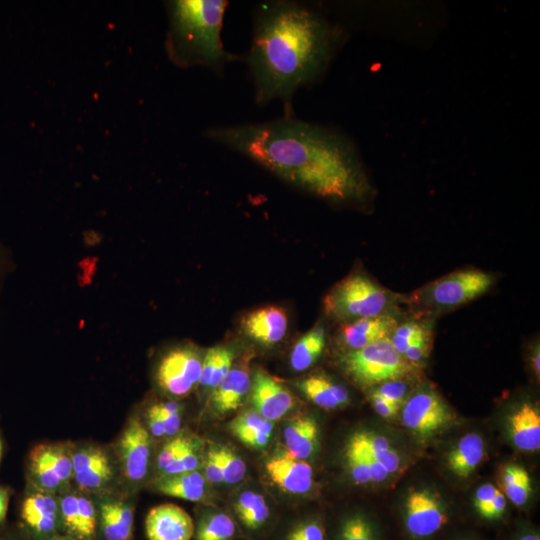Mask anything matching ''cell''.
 Returning <instances> with one entry per match:
<instances>
[{"instance_id": "obj_1", "label": "cell", "mask_w": 540, "mask_h": 540, "mask_svg": "<svg viewBox=\"0 0 540 540\" xmlns=\"http://www.w3.org/2000/svg\"><path fill=\"white\" fill-rule=\"evenodd\" d=\"M206 136L318 197L362 200L370 191L360 155L345 135L292 115L212 127Z\"/></svg>"}, {"instance_id": "obj_2", "label": "cell", "mask_w": 540, "mask_h": 540, "mask_svg": "<svg viewBox=\"0 0 540 540\" xmlns=\"http://www.w3.org/2000/svg\"><path fill=\"white\" fill-rule=\"evenodd\" d=\"M342 39L340 27L301 3L261 4L246 56L256 102L280 100L291 115L294 93L324 71Z\"/></svg>"}, {"instance_id": "obj_3", "label": "cell", "mask_w": 540, "mask_h": 540, "mask_svg": "<svg viewBox=\"0 0 540 540\" xmlns=\"http://www.w3.org/2000/svg\"><path fill=\"white\" fill-rule=\"evenodd\" d=\"M228 2L224 0H178L170 4L169 52L184 66L200 65L221 72L239 59L224 49L221 39Z\"/></svg>"}, {"instance_id": "obj_4", "label": "cell", "mask_w": 540, "mask_h": 540, "mask_svg": "<svg viewBox=\"0 0 540 540\" xmlns=\"http://www.w3.org/2000/svg\"><path fill=\"white\" fill-rule=\"evenodd\" d=\"M390 292L368 276L356 273L338 282L326 295L324 309L334 320L350 323L384 314Z\"/></svg>"}, {"instance_id": "obj_5", "label": "cell", "mask_w": 540, "mask_h": 540, "mask_svg": "<svg viewBox=\"0 0 540 540\" xmlns=\"http://www.w3.org/2000/svg\"><path fill=\"white\" fill-rule=\"evenodd\" d=\"M494 276L478 269H464L442 276L413 294V301L430 309H451L487 292Z\"/></svg>"}, {"instance_id": "obj_6", "label": "cell", "mask_w": 540, "mask_h": 540, "mask_svg": "<svg viewBox=\"0 0 540 540\" xmlns=\"http://www.w3.org/2000/svg\"><path fill=\"white\" fill-rule=\"evenodd\" d=\"M345 371L359 384L374 385L403 378L409 364L392 347L388 338L347 352L342 357Z\"/></svg>"}, {"instance_id": "obj_7", "label": "cell", "mask_w": 540, "mask_h": 540, "mask_svg": "<svg viewBox=\"0 0 540 540\" xmlns=\"http://www.w3.org/2000/svg\"><path fill=\"white\" fill-rule=\"evenodd\" d=\"M73 480L77 489L96 496L114 492L121 481L114 453L92 442L71 443Z\"/></svg>"}, {"instance_id": "obj_8", "label": "cell", "mask_w": 540, "mask_h": 540, "mask_svg": "<svg viewBox=\"0 0 540 540\" xmlns=\"http://www.w3.org/2000/svg\"><path fill=\"white\" fill-rule=\"evenodd\" d=\"M29 485L59 495L70 488L73 480L71 443H41L28 455Z\"/></svg>"}, {"instance_id": "obj_9", "label": "cell", "mask_w": 540, "mask_h": 540, "mask_svg": "<svg viewBox=\"0 0 540 540\" xmlns=\"http://www.w3.org/2000/svg\"><path fill=\"white\" fill-rule=\"evenodd\" d=\"M152 446V436L143 421L131 416L119 434L113 452L125 486L132 488L147 478Z\"/></svg>"}, {"instance_id": "obj_10", "label": "cell", "mask_w": 540, "mask_h": 540, "mask_svg": "<svg viewBox=\"0 0 540 540\" xmlns=\"http://www.w3.org/2000/svg\"><path fill=\"white\" fill-rule=\"evenodd\" d=\"M449 520L446 504L430 489H415L403 502L402 525L410 540L432 538L449 523Z\"/></svg>"}, {"instance_id": "obj_11", "label": "cell", "mask_w": 540, "mask_h": 540, "mask_svg": "<svg viewBox=\"0 0 540 540\" xmlns=\"http://www.w3.org/2000/svg\"><path fill=\"white\" fill-rule=\"evenodd\" d=\"M455 415L443 398L431 388H421L405 402L403 425L418 439L431 438L451 425Z\"/></svg>"}, {"instance_id": "obj_12", "label": "cell", "mask_w": 540, "mask_h": 540, "mask_svg": "<svg viewBox=\"0 0 540 540\" xmlns=\"http://www.w3.org/2000/svg\"><path fill=\"white\" fill-rule=\"evenodd\" d=\"M201 370L202 359L197 351L179 347L162 357L157 367L156 380L165 393L183 397L199 383Z\"/></svg>"}, {"instance_id": "obj_13", "label": "cell", "mask_w": 540, "mask_h": 540, "mask_svg": "<svg viewBox=\"0 0 540 540\" xmlns=\"http://www.w3.org/2000/svg\"><path fill=\"white\" fill-rule=\"evenodd\" d=\"M60 525L75 540H92L98 526L94 497L79 489L69 488L57 495Z\"/></svg>"}, {"instance_id": "obj_14", "label": "cell", "mask_w": 540, "mask_h": 540, "mask_svg": "<svg viewBox=\"0 0 540 540\" xmlns=\"http://www.w3.org/2000/svg\"><path fill=\"white\" fill-rule=\"evenodd\" d=\"M93 497L103 538L105 540H132L133 503L124 495L116 494L115 491Z\"/></svg>"}, {"instance_id": "obj_15", "label": "cell", "mask_w": 540, "mask_h": 540, "mask_svg": "<svg viewBox=\"0 0 540 540\" xmlns=\"http://www.w3.org/2000/svg\"><path fill=\"white\" fill-rule=\"evenodd\" d=\"M195 524L180 506L166 503L151 508L145 518L148 540H191Z\"/></svg>"}, {"instance_id": "obj_16", "label": "cell", "mask_w": 540, "mask_h": 540, "mask_svg": "<svg viewBox=\"0 0 540 540\" xmlns=\"http://www.w3.org/2000/svg\"><path fill=\"white\" fill-rule=\"evenodd\" d=\"M21 517L33 533L48 540L60 526L57 495L29 485L22 501Z\"/></svg>"}, {"instance_id": "obj_17", "label": "cell", "mask_w": 540, "mask_h": 540, "mask_svg": "<svg viewBox=\"0 0 540 540\" xmlns=\"http://www.w3.org/2000/svg\"><path fill=\"white\" fill-rule=\"evenodd\" d=\"M255 411L271 422L285 416L294 406L290 391L263 370H258L251 385Z\"/></svg>"}, {"instance_id": "obj_18", "label": "cell", "mask_w": 540, "mask_h": 540, "mask_svg": "<svg viewBox=\"0 0 540 540\" xmlns=\"http://www.w3.org/2000/svg\"><path fill=\"white\" fill-rule=\"evenodd\" d=\"M269 478L285 492L305 494L313 487V469L304 460L296 459L288 452H278L265 463Z\"/></svg>"}, {"instance_id": "obj_19", "label": "cell", "mask_w": 540, "mask_h": 540, "mask_svg": "<svg viewBox=\"0 0 540 540\" xmlns=\"http://www.w3.org/2000/svg\"><path fill=\"white\" fill-rule=\"evenodd\" d=\"M242 327L251 339L270 346L284 338L288 328V318L282 308L265 306L248 313L242 320Z\"/></svg>"}, {"instance_id": "obj_20", "label": "cell", "mask_w": 540, "mask_h": 540, "mask_svg": "<svg viewBox=\"0 0 540 540\" xmlns=\"http://www.w3.org/2000/svg\"><path fill=\"white\" fill-rule=\"evenodd\" d=\"M397 326L396 319L390 314L363 318L345 323L340 329V341L350 351L361 349L369 344L388 338Z\"/></svg>"}, {"instance_id": "obj_21", "label": "cell", "mask_w": 540, "mask_h": 540, "mask_svg": "<svg viewBox=\"0 0 540 540\" xmlns=\"http://www.w3.org/2000/svg\"><path fill=\"white\" fill-rule=\"evenodd\" d=\"M507 429L513 445L525 452L540 448V412L531 403H523L507 418Z\"/></svg>"}, {"instance_id": "obj_22", "label": "cell", "mask_w": 540, "mask_h": 540, "mask_svg": "<svg viewBox=\"0 0 540 540\" xmlns=\"http://www.w3.org/2000/svg\"><path fill=\"white\" fill-rule=\"evenodd\" d=\"M346 444L381 464L390 475L403 468V459L398 450L387 437L376 432L357 431L348 438Z\"/></svg>"}, {"instance_id": "obj_23", "label": "cell", "mask_w": 540, "mask_h": 540, "mask_svg": "<svg viewBox=\"0 0 540 540\" xmlns=\"http://www.w3.org/2000/svg\"><path fill=\"white\" fill-rule=\"evenodd\" d=\"M319 426L312 416L292 418L283 429V439L291 456L299 460L310 458L319 445Z\"/></svg>"}, {"instance_id": "obj_24", "label": "cell", "mask_w": 540, "mask_h": 540, "mask_svg": "<svg viewBox=\"0 0 540 540\" xmlns=\"http://www.w3.org/2000/svg\"><path fill=\"white\" fill-rule=\"evenodd\" d=\"M251 388L250 375L246 367L230 369L228 374L214 388L211 406L218 414H227L236 410Z\"/></svg>"}, {"instance_id": "obj_25", "label": "cell", "mask_w": 540, "mask_h": 540, "mask_svg": "<svg viewBox=\"0 0 540 540\" xmlns=\"http://www.w3.org/2000/svg\"><path fill=\"white\" fill-rule=\"evenodd\" d=\"M232 508L240 526L252 535L266 530L271 523V509L259 493L246 490L233 502Z\"/></svg>"}, {"instance_id": "obj_26", "label": "cell", "mask_w": 540, "mask_h": 540, "mask_svg": "<svg viewBox=\"0 0 540 540\" xmlns=\"http://www.w3.org/2000/svg\"><path fill=\"white\" fill-rule=\"evenodd\" d=\"M157 492L191 502L207 499L206 479L197 470L176 475L159 476L152 482Z\"/></svg>"}, {"instance_id": "obj_27", "label": "cell", "mask_w": 540, "mask_h": 540, "mask_svg": "<svg viewBox=\"0 0 540 540\" xmlns=\"http://www.w3.org/2000/svg\"><path fill=\"white\" fill-rule=\"evenodd\" d=\"M484 456L483 438L477 433H468L447 453L446 464L454 475L464 479L477 469Z\"/></svg>"}, {"instance_id": "obj_28", "label": "cell", "mask_w": 540, "mask_h": 540, "mask_svg": "<svg viewBox=\"0 0 540 540\" xmlns=\"http://www.w3.org/2000/svg\"><path fill=\"white\" fill-rule=\"evenodd\" d=\"M299 388L314 404L333 410L349 403L347 389L323 374L309 376L299 382Z\"/></svg>"}, {"instance_id": "obj_29", "label": "cell", "mask_w": 540, "mask_h": 540, "mask_svg": "<svg viewBox=\"0 0 540 540\" xmlns=\"http://www.w3.org/2000/svg\"><path fill=\"white\" fill-rule=\"evenodd\" d=\"M273 422L264 419L254 410L246 411L230 423L231 432L250 448L265 447L273 432Z\"/></svg>"}, {"instance_id": "obj_30", "label": "cell", "mask_w": 540, "mask_h": 540, "mask_svg": "<svg viewBox=\"0 0 540 540\" xmlns=\"http://www.w3.org/2000/svg\"><path fill=\"white\" fill-rule=\"evenodd\" d=\"M195 540H234L240 536L235 518L228 513L208 509L201 513L194 531Z\"/></svg>"}, {"instance_id": "obj_31", "label": "cell", "mask_w": 540, "mask_h": 540, "mask_svg": "<svg viewBox=\"0 0 540 540\" xmlns=\"http://www.w3.org/2000/svg\"><path fill=\"white\" fill-rule=\"evenodd\" d=\"M499 485L502 493L516 507L527 504L532 493L531 478L528 471L517 464H505L499 468Z\"/></svg>"}, {"instance_id": "obj_32", "label": "cell", "mask_w": 540, "mask_h": 540, "mask_svg": "<svg viewBox=\"0 0 540 540\" xmlns=\"http://www.w3.org/2000/svg\"><path fill=\"white\" fill-rule=\"evenodd\" d=\"M333 540H381L375 521L364 512L354 511L343 515L334 526Z\"/></svg>"}, {"instance_id": "obj_33", "label": "cell", "mask_w": 540, "mask_h": 540, "mask_svg": "<svg viewBox=\"0 0 540 540\" xmlns=\"http://www.w3.org/2000/svg\"><path fill=\"white\" fill-rule=\"evenodd\" d=\"M325 347V331L317 326L303 335L290 355V365L295 371H304L320 357Z\"/></svg>"}, {"instance_id": "obj_34", "label": "cell", "mask_w": 540, "mask_h": 540, "mask_svg": "<svg viewBox=\"0 0 540 540\" xmlns=\"http://www.w3.org/2000/svg\"><path fill=\"white\" fill-rule=\"evenodd\" d=\"M234 351L225 346L210 348L202 360L199 384L208 388H216L231 369Z\"/></svg>"}, {"instance_id": "obj_35", "label": "cell", "mask_w": 540, "mask_h": 540, "mask_svg": "<svg viewBox=\"0 0 540 540\" xmlns=\"http://www.w3.org/2000/svg\"><path fill=\"white\" fill-rule=\"evenodd\" d=\"M280 540H328V533L322 517L310 515L289 524Z\"/></svg>"}, {"instance_id": "obj_36", "label": "cell", "mask_w": 540, "mask_h": 540, "mask_svg": "<svg viewBox=\"0 0 540 540\" xmlns=\"http://www.w3.org/2000/svg\"><path fill=\"white\" fill-rule=\"evenodd\" d=\"M428 334L425 327L414 321L397 325L388 337L392 347L401 356L420 338Z\"/></svg>"}, {"instance_id": "obj_37", "label": "cell", "mask_w": 540, "mask_h": 540, "mask_svg": "<svg viewBox=\"0 0 540 540\" xmlns=\"http://www.w3.org/2000/svg\"><path fill=\"white\" fill-rule=\"evenodd\" d=\"M223 481L227 484H236L243 480L246 474L245 462L230 448L217 447Z\"/></svg>"}, {"instance_id": "obj_38", "label": "cell", "mask_w": 540, "mask_h": 540, "mask_svg": "<svg viewBox=\"0 0 540 540\" xmlns=\"http://www.w3.org/2000/svg\"><path fill=\"white\" fill-rule=\"evenodd\" d=\"M197 450L198 444L196 440L190 437L189 441L180 451L176 459L163 471L160 476L176 475L197 470L199 466V456Z\"/></svg>"}, {"instance_id": "obj_39", "label": "cell", "mask_w": 540, "mask_h": 540, "mask_svg": "<svg viewBox=\"0 0 540 540\" xmlns=\"http://www.w3.org/2000/svg\"><path fill=\"white\" fill-rule=\"evenodd\" d=\"M156 409L165 432V437H173L181 428L182 406L176 401H163L153 404Z\"/></svg>"}, {"instance_id": "obj_40", "label": "cell", "mask_w": 540, "mask_h": 540, "mask_svg": "<svg viewBox=\"0 0 540 540\" xmlns=\"http://www.w3.org/2000/svg\"><path fill=\"white\" fill-rule=\"evenodd\" d=\"M344 459L352 480L358 485L371 483L368 459L352 447L346 445Z\"/></svg>"}, {"instance_id": "obj_41", "label": "cell", "mask_w": 540, "mask_h": 540, "mask_svg": "<svg viewBox=\"0 0 540 540\" xmlns=\"http://www.w3.org/2000/svg\"><path fill=\"white\" fill-rule=\"evenodd\" d=\"M190 436L175 435L168 439L160 448L156 457L158 476L176 459L180 451L189 441Z\"/></svg>"}, {"instance_id": "obj_42", "label": "cell", "mask_w": 540, "mask_h": 540, "mask_svg": "<svg viewBox=\"0 0 540 540\" xmlns=\"http://www.w3.org/2000/svg\"><path fill=\"white\" fill-rule=\"evenodd\" d=\"M373 391L384 399L401 406L406 399L409 386L401 379H396L379 384Z\"/></svg>"}, {"instance_id": "obj_43", "label": "cell", "mask_w": 540, "mask_h": 540, "mask_svg": "<svg viewBox=\"0 0 540 540\" xmlns=\"http://www.w3.org/2000/svg\"><path fill=\"white\" fill-rule=\"evenodd\" d=\"M498 488L493 484L486 483L479 486L473 496V509L480 520L494 500Z\"/></svg>"}, {"instance_id": "obj_44", "label": "cell", "mask_w": 540, "mask_h": 540, "mask_svg": "<svg viewBox=\"0 0 540 540\" xmlns=\"http://www.w3.org/2000/svg\"><path fill=\"white\" fill-rule=\"evenodd\" d=\"M204 475L205 479L211 483H220L223 481L217 447L211 446L207 451Z\"/></svg>"}, {"instance_id": "obj_45", "label": "cell", "mask_w": 540, "mask_h": 540, "mask_svg": "<svg viewBox=\"0 0 540 540\" xmlns=\"http://www.w3.org/2000/svg\"><path fill=\"white\" fill-rule=\"evenodd\" d=\"M429 352V336L426 334L415 342L403 354V358L409 365L420 363L427 357Z\"/></svg>"}, {"instance_id": "obj_46", "label": "cell", "mask_w": 540, "mask_h": 540, "mask_svg": "<svg viewBox=\"0 0 540 540\" xmlns=\"http://www.w3.org/2000/svg\"><path fill=\"white\" fill-rule=\"evenodd\" d=\"M370 399L375 412L383 418L394 417L401 407L384 399L374 391L371 393Z\"/></svg>"}, {"instance_id": "obj_47", "label": "cell", "mask_w": 540, "mask_h": 540, "mask_svg": "<svg viewBox=\"0 0 540 540\" xmlns=\"http://www.w3.org/2000/svg\"><path fill=\"white\" fill-rule=\"evenodd\" d=\"M512 540H540V535L534 528L524 525L514 534Z\"/></svg>"}, {"instance_id": "obj_48", "label": "cell", "mask_w": 540, "mask_h": 540, "mask_svg": "<svg viewBox=\"0 0 540 540\" xmlns=\"http://www.w3.org/2000/svg\"><path fill=\"white\" fill-rule=\"evenodd\" d=\"M9 496H10L9 490L7 488L0 487V523L6 517Z\"/></svg>"}, {"instance_id": "obj_49", "label": "cell", "mask_w": 540, "mask_h": 540, "mask_svg": "<svg viewBox=\"0 0 540 540\" xmlns=\"http://www.w3.org/2000/svg\"><path fill=\"white\" fill-rule=\"evenodd\" d=\"M531 364L534 371V374L537 376V379L539 380L540 376V351L539 346L537 345L532 353L531 356Z\"/></svg>"}, {"instance_id": "obj_50", "label": "cell", "mask_w": 540, "mask_h": 540, "mask_svg": "<svg viewBox=\"0 0 540 540\" xmlns=\"http://www.w3.org/2000/svg\"><path fill=\"white\" fill-rule=\"evenodd\" d=\"M5 257H4V253L3 251L0 249V274L2 273V269L4 270L5 269Z\"/></svg>"}, {"instance_id": "obj_51", "label": "cell", "mask_w": 540, "mask_h": 540, "mask_svg": "<svg viewBox=\"0 0 540 540\" xmlns=\"http://www.w3.org/2000/svg\"><path fill=\"white\" fill-rule=\"evenodd\" d=\"M2 451H3V444H2V439H1V435H0V462H1V458H2Z\"/></svg>"}, {"instance_id": "obj_52", "label": "cell", "mask_w": 540, "mask_h": 540, "mask_svg": "<svg viewBox=\"0 0 540 540\" xmlns=\"http://www.w3.org/2000/svg\"><path fill=\"white\" fill-rule=\"evenodd\" d=\"M454 540H477V539L471 538V537H460V538H457V539H454Z\"/></svg>"}, {"instance_id": "obj_53", "label": "cell", "mask_w": 540, "mask_h": 540, "mask_svg": "<svg viewBox=\"0 0 540 540\" xmlns=\"http://www.w3.org/2000/svg\"><path fill=\"white\" fill-rule=\"evenodd\" d=\"M69 537H70V536H69ZM69 540H75V539H73L72 537H70Z\"/></svg>"}]
</instances>
